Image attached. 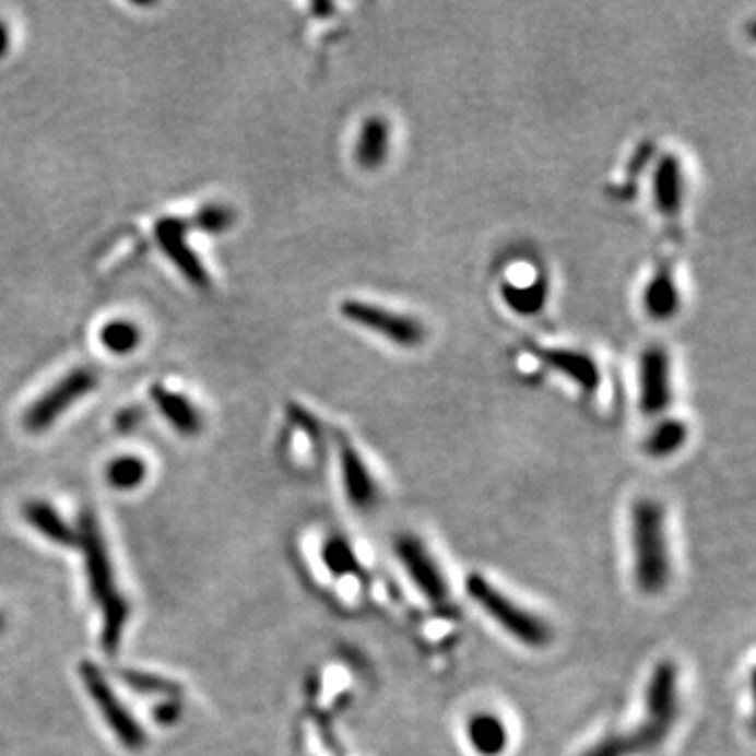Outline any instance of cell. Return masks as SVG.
I'll return each instance as SVG.
<instances>
[{"label": "cell", "instance_id": "5", "mask_svg": "<svg viewBox=\"0 0 756 756\" xmlns=\"http://www.w3.org/2000/svg\"><path fill=\"white\" fill-rule=\"evenodd\" d=\"M99 385V375L91 366L74 368L70 375L57 380L54 387L43 393L34 404L29 405L24 416V425L29 433H43L51 429L57 418L68 412L88 393H93Z\"/></svg>", "mask_w": 756, "mask_h": 756}, {"label": "cell", "instance_id": "17", "mask_svg": "<svg viewBox=\"0 0 756 756\" xmlns=\"http://www.w3.org/2000/svg\"><path fill=\"white\" fill-rule=\"evenodd\" d=\"M643 309L653 322H669L681 309V291L673 265H660L643 291Z\"/></svg>", "mask_w": 756, "mask_h": 756}, {"label": "cell", "instance_id": "27", "mask_svg": "<svg viewBox=\"0 0 756 756\" xmlns=\"http://www.w3.org/2000/svg\"><path fill=\"white\" fill-rule=\"evenodd\" d=\"M184 708H181V702L179 698H168L166 702L161 704L156 710H154V717L156 721L163 725V728H168V725H175L181 717Z\"/></svg>", "mask_w": 756, "mask_h": 756}, {"label": "cell", "instance_id": "28", "mask_svg": "<svg viewBox=\"0 0 756 756\" xmlns=\"http://www.w3.org/2000/svg\"><path fill=\"white\" fill-rule=\"evenodd\" d=\"M143 421V410L141 407H127V410H122L118 416H116V429L118 432H133V429H137L139 427V423Z\"/></svg>", "mask_w": 756, "mask_h": 756}, {"label": "cell", "instance_id": "14", "mask_svg": "<svg viewBox=\"0 0 756 756\" xmlns=\"http://www.w3.org/2000/svg\"><path fill=\"white\" fill-rule=\"evenodd\" d=\"M646 717L675 728L678 717V669L671 660L660 662L651 671L646 689Z\"/></svg>", "mask_w": 756, "mask_h": 756}, {"label": "cell", "instance_id": "26", "mask_svg": "<svg viewBox=\"0 0 756 756\" xmlns=\"http://www.w3.org/2000/svg\"><path fill=\"white\" fill-rule=\"evenodd\" d=\"M234 223H236V213H234V209H229L225 204H206L191 218V225L200 232H206V234H223Z\"/></svg>", "mask_w": 756, "mask_h": 756}, {"label": "cell", "instance_id": "6", "mask_svg": "<svg viewBox=\"0 0 756 756\" xmlns=\"http://www.w3.org/2000/svg\"><path fill=\"white\" fill-rule=\"evenodd\" d=\"M79 671L91 700L97 704L99 712L104 714L109 730L114 731L118 742L129 751H141L147 742L145 731L141 730L135 717L118 700V696L109 687L108 678L93 662H82Z\"/></svg>", "mask_w": 756, "mask_h": 756}, {"label": "cell", "instance_id": "4", "mask_svg": "<svg viewBox=\"0 0 756 756\" xmlns=\"http://www.w3.org/2000/svg\"><path fill=\"white\" fill-rule=\"evenodd\" d=\"M341 316L400 350H416L427 339V328L418 318L378 305L375 300L347 298L341 303Z\"/></svg>", "mask_w": 756, "mask_h": 756}, {"label": "cell", "instance_id": "20", "mask_svg": "<svg viewBox=\"0 0 756 756\" xmlns=\"http://www.w3.org/2000/svg\"><path fill=\"white\" fill-rule=\"evenodd\" d=\"M24 517H26L27 523L34 530H38L47 541L55 542L59 546H76L79 544V532L72 530L49 503L29 500L24 507Z\"/></svg>", "mask_w": 756, "mask_h": 756}, {"label": "cell", "instance_id": "18", "mask_svg": "<svg viewBox=\"0 0 756 756\" xmlns=\"http://www.w3.org/2000/svg\"><path fill=\"white\" fill-rule=\"evenodd\" d=\"M150 398L154 400L156 407L161 410L164 418L170 423V427L181 435H196L202 429V414L198 407L189 402L186 395L170 391L164 385H154L150 389Z\"/></svg>", "mask_w": 756, "mask_h": 756}, {"label": "cell", "instance_id": "1", "mask_svg": "<svg viewBox=\"0 0 756 756\" xmlns=\"http://www.w3.org/2000/svg\"><path fill=\"white\" fill-rule=\"evenodd\" d=\"M79 544L84 551V564H86V576H88V587L95 601L99 603L104 612V628H102V648L106 653H116L122 641V633L129 621V603L127 599L116 589L114 582V569L109 562L108 546L99 532L97 519L91 511L81 515V534Z\"/></svg>", "mask_w": 756, "mask_h": 756}, {"label": "cell", "instance_id": "19", "mask_svg": "<svg viewBox=\"0 0 756 756\" xmlns=\"http://www.w3.org/2000/svg\"><path fill=\"white\" fill-rule=\"evenodd\" d=\"M466 740L477 755L500 756L509 746V731L498 714L477 712L466 723Z\"/></svg>", "mask_w": 756, "mask_h": 756}, {"label": "cell", "instance_id": "21", "mask_svg": "<svg viewBox=\"0 0 756 756\" xmlns=\"http://www.w3.org/2000/svg\"><path fill=\"white\" fill-rule=\"evenodd\" d=\"M689 427L678 418L660 421L646 439V452L651 459H671L687 444Z\"/></svg>", "mask_w": 756, "mask_h": 756}, {"label": "cell", "instance_id": "16", "mask_svg": "<svg viewBox=\"0 0 756 756\" xmlns=\"http://www.w3.org/2000/svg\"><path fill=\"white\" fill-rule=\"evenodd\" d=\"M534 355L562 377L571 380L580 391L593 393L599 387V368L589 353L576 350H542L536 347Z\"/></svg>", "mask_w": 756, "mask_h": 756}, {"label": "cell", "instance_id": "30", "mask_svg": "<svg viewBox=\"0 0 756 756\" xmlns=\"http://www.w3.org/2000/svg\"><path fill=\"white\" fill-rule=\"evenodd\" d=\"M2 630H4V616L0 614V633H2Z\"/></svg>", "mask_w": 756, "mask_h": 756}, {"label": "cell", "instance_id": "2", "mask_svg": "<svg viewBox=\"0 0 756 756\" xmlns=\"http://www.w3.org/2000/svg\"><path fill=\"white\" fill-rule=\"evenodd\" d=\"M633 576L641 593L660 594L671 582L666 513L653 498H639L630 511Z\"/></svg>", "mask_w": 756, "mask_h": 756}, {"label": "cell", "instance_id": "15", "mask_svg": "<svg viewBox=\"0 0 756 756\" xmlns=\"http://www.w3.org/2000/svg\"><path fill=\"white\" fill-rule=\"evenodd\" d=\"M391 139H393V133H391L389 120L380 114L368 116L362 122L355 145H353L355 163L366 170H377L389 158Z\"/></svg>", "mask_w": 756, "mask_h": 756}, {"label": "cell", "instance_id": "12", "mask_svg": "<svg viewBox=\"0 0 756 756\" xmlns=\"http://www.w3.org/2000/svg\"><path fill=\"white\" fill-rule=\"evenodd\" d=\"M673 728L643 717V723L635 730L624 731V733H612L601 737L582 756H637L651 753L660 748Z\"/></svg>", "mask_w": 756, "mask_h": 756}, {"label": "cell", "instance_id": "11", "mask_svg": "<svg viewBox=\"0 0 756 756\" xmlns=\"http://www.w3.org/2000/svg\"><path fill=\"white\" fill-rule=\"evenodd\" d=\"M339 446V462L345 494L355 509H373L378 500V486L359 450L352 444L345 433L334 432Z\"/></svg>", "mask_w": 756, "mask_h": 756}, {"label": "cell", "instance_id": "8", "mask_svg": "<svg viewBox=\"0 0 756 756\" xmlns=\"http://www.w3.org/2000/svg\"><path fill=\"white\" fill-rule=\"evenodd\" d=\"M395 555L400 564L404 566L410 580L414 582V587L418 589V593H423V596L437 607L448 605L450 601L448 580L423 542L416 536H400L395 541Z\"/></svg>", "mask_w": 756, "mask_h": 756}, {"label": "cell", "instance_id": "3", "mask_svg": "<svg viewBox=\"0 0 756 756\" xmlns=\"http://www.w3.org/2000/svg\"><path fill=\"white\" fill-rule=\"evenodd\" d=\"M464 589L480 605V610L500 628H505L521 646L542 649L553 641V630L541 616L519 605L509 594L498 591L482 574H471L464 582Z\"/></svg>", "mask_w": 756, "mask_h": 756}, {"label": "cell", "instance_id": "10", "mask_svg": "<svg viewBox=\"0 0 756 756\" xmlns=\"http://www.w3.org/2000/svg\"><path fill=\"white\" fill-rule=\"evenodd\" d=\"M500 295L515 314L536 316L541 314L548 297L546 277L542 271L528 263L509 265L500 280Z\"/></svg>", "mask_w": 756, "mask_h": 756}, {"label": "cell", "instance_id": "25", "mask_svg": "<svg viewBox=\"0 0 756 756\" xmlns=\"http://www.w3.org/2000/svg\"><path fill=\"white\" fill-rule=\"evenodd\" d=\"M322 559L324 566L330 569L332 576H347L357 571V559L353 553L350 542L343 541L341 536H334L326 542L322 548Z\"/></svg>", "mask_w": 756, "mask_h": 756}, {"label": "cell", "instance_id": "7", "mask_svg": "<svg viewBox=\"0 0 756 756\" xmlns=\"http://www.w3.org/2000/svg\"><path fill=\"white\" fill-rule=\"evenodd\" d=\"M639 407L648 416H658L673 402V359L662 345H649L639 359Z\"/></svg>", "mask_w": 756, "mask_h": 756}, {"label": "cell", "instance_id": "13", "mask_svg": "<svg viewBox=\"0 0 756 756\" xmlns=\"http://www.w3.org/2000/svg\"><path fill=\"white\" fill-rule=\"evenodd\" d=\"M651 191H653V206L658 215L669 223L676 221L685 206L687 177H685V166L675 154H666L660 158V163L655 164Z\"/></svg>", "mask_w": 756, "mask_h": 756}, {"label": "cell", "instance_id": "29", "mask_svg": "<svg viewBox=\"0 0 756 756\" xmlns=\"http://www.w3.org/2000/svg\"><path fill=\"white\" fill-rule=\"evenodd\" d=\"M11 49V32L4 22H0V59H4Z\"/></svg>", "mask_w": 756, "mask_h": 756}, {"label": "cell", "instance_id": "24", "mask_svg": "<svg viewBox=\"0 0 756 756\" xmlns=\"http://www.w3.org/2000/svg\"><path fill=\"white\" fill-rule=\"evenodd\" d=\"M120 676L131 689H135L137 694L164 696L166 700L168 698H181V687L168 678H163V676L139 673V671H120Z\"/></svg>", "mask_w": 756, "mask_h": 756}, {"label": "cell", "instance_id": "9", "mask_svg": "<svg viewBox=\"0 0 756 756\" xmlns=\"http://www.w3.org/2000/svg\"><path fill=\"white\" fill-rule=\"evenodd\" d=\"M156 240L170 263L181 271V275L196 288H209L211 277L202 261L188 244V221L179 216H163L156 223Z\"/></svg>", "mask_w": 756, "mask_h": 756}, {"label": "cell", "instance_id": "23", "mask_svg": "<svg viewBox=\"0 0 756 756\" xmlns=\"http://www.w3.org/2000/svg\"><path fill=\"white\" fill-rule=\"evenodd\" d=\"M106 477L116 489H135L147 477V464L139 457H120L109 462Z\"/></svg>", "mask_w": 756, "mask_h": 756}, {"label": "cell", "instance_id": "22", "mask_svg": "<svg viewBox=\"0 0 756 756\" xmlns=\"http://www.w3.org/2000/svg\"><path fill=\"white\" fill-rule=\"evenodd\" d=\"M99 341L114 355H129L141 343V330L129 320H114L102 328Z\"/></svg>", "mask_w": 756, "mask_h": 756}]
</instances>
